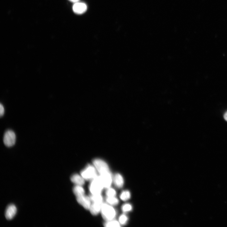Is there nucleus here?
I'll list each match as a JSON object with an SVG mask.
<instances>
[{
	"mask_svg": "<svg viewBox=\"0 0 227 227\" xmlns=\"http://www.w3.org/2000/svg\"><path fill=\"white\" fill-rule=\"evenodd\" d=\"M5 113V109L3 105L1 103L0 105V115L1 117L3 116Z\"/></svg>",
	"mask_w": 227,
	"mask_h": 227,
	"instance_id": "obj_21",
	"label": "nucleus"
},
{
	"mask_svg": "<svg viewBox=\"0 0 227 227\" xmlns=\"http://www.w3.org/2000/svg\"><path fill=\"white\" fill-rule=\"evenodd\" d=\"M102 203H93L91 204L90 210V213L94 215H97L101 211Z\"/></svg>",
	"mask_w": 227,
	"mask_h": 227,
	"instance_id": "obj_10",
	"label": "nucleus"
},
{
	"mask_svg": "<svg viewBox=\"0 0 227 227\" xmlns=\"http://www.w3.org/2000/svg\"><path fill=\"white\" fill-rule=\"evenodd\" d=\"M132 206L129 204H125L122 207V210L124 212L130 211L132 210Z\"/></svg>",
	"mask_w": 227,
	"mask_h": 227,
	"instance_id": "obj_20",
	"label": "nucleus"
},
{
	"mask_svg": "<svg viewBox=\"0 0 227 227\" xmlns=\"http://www.w3.org/2000/svg\"><path fill=\"white\" fill-rule=\"evenodd\" d=\"M106 194L108 197H114L116 195V192L115 190L112 188H108Z\"/></svg>",
	"mask_w": 227,
	"mask_h": 227,
	"instance_id": "obj_18",
	"label": "nucleus"
},
{
	"mask_svg": "<svg viewBox=\"0 0 227 227\" xmlns=\"http://www.w3.org/2000/svg\"><path fill=\"white\" fill-rule=\"evenodd\" d=\"M77 200L78 203L82 205L85 209H89L91 204L90 197L84 195L77 197Z\"/></svg>",
	"mask_w": 227,
	"mask_h": 227,
	"instance_id": "obj_9",
	"label": "nucleus"
},
{
	"mask_svg": "<svg viewBox=\"0 0 227 227\" xmlns=\"http://www.w3.org/2000/svg\"><path fill=\"white\" fill-rule=\"evenodd\" d=\"M101 212L103 218L108 221L112 220L116 215L114 208L106 204H102Z\"/></svg>",
	"mask_w": 227,
	"mask_h": 227,
	"instance_id": "obj_1",
	"label": "nucleus"
},
{
	"mask_svg": "<svg viewBox=\"0 0 227 227\" xmlns=\"http://www.w3.org/2000/svg\"><path fill=\"white\" fill-rule=\"evenodd\" d=\"M107 202L112 205H116L118 204L119 201L114 197H107L106 199Z\"/></svg>",
	"mask_w": 227,
	"mask_h": 227,
	"instance_id": "obj_16",
	"label": "nucleus"
},
{
	"mask_svg": "<svg viewBox=\"0 0 227 227\" xmlns=\"http://www.w3.org/2000/svg\"><path fill=\"white\" fill-rule=\"evenodd\" d=\"M128 220L127 216L125 215H122L119 217V221L121 224L124 225L126 224Z\"/></svg>",
	"mask_w": 227,
	"mask_h": 227,
	"instance_id": "obj_19",
	"label": "nucleus"
},
{
	"mask_svg": "<svg viewBox=\"0 0 227 227\" xmlns=\"http://www.w3.org/2000/svg\"><path fill=\"white\" fill-rule=\"evenodd\" d=\"M113 179L114 183L117 187L121 188L123 187L124 180L122 175L119 174H117L115 175Z\"/></svg>",
	"mask_w": 227,
	"mask_h": 227,
	"instance_id": "obj_12",
	"label": "nucleus"
},
{
	"mask_svg": "<svg viewBox=\"0 0 227 227\" xmlns=\"http://www.w3.org/2000/svg\"><path fill=\"white\" fill-rule=\"evenodd\" d=\"M94 165L100 174L110 172L107 164L103 161L96 159L93 161Z\"/></svg>",
	"mask_w": 227,
	"mask_h": 227,
	"instance_id": "obj_5",
	"label": "nucleus"
},
{
	"mask_svg": "<svg viewBox=\"0 0 227 227\" xmlns=\"http://www.w3.org/2000/svg\"><path fill=\"white\" fill-rule=\"evenodd\" d=\"M17 208L15 205L11 204L7 208L5 212V217L7 220H12L16 215Z\"/></svg>",
	"mask_w": 227,
	"mask_h": 227,
	"instance_id": "obj_8",
	"label": "nucleus"
},
{
	"mask_svg": "<svg viewBox=\"0 0 227 227\" xmlns=\"http://www.w3.org/2000/svg\"><path fill=\"white\" fill-rule=\"evenodd\" d=\"M104 225L106 227H120V224L117 221H109L107 222L106 223L104 224Z\"/></svg>",
	"mask_w": 227,
	"mask_h": 227,
	"instance_id": "obj_17",
	"label": "nucleus"
},
{
	"mask_svg": "<svg viewBox=\"0 0 227 227\" xmlns=\"http://www.w3.org/2000/svg\"><path fill=\"white\" fill-rule=\"evenodd\" d=\"M69 1L71 2H72L74 3L79 2L80 1V0H69Z\"/></svg>",
	"mask_w": 227,
	"mask_h": 227,
	"instance_id": "obj_22",
	"label": "nucleus"
},
{
	"mask_svg": "<svg viewBox=\"0 0 227 227\" xmlns=\"http://www.w3.org/2000/svg\"><path fill=\"white\" fill-rule=\"evenodd\" d=\"M101 182L105 188L110 187L112 181V177L110 172L105 173L99 176Z\"/></svg>",
	"mask_w": 227,
	"mask_h": 227,
	"instance_id": "obj_6",
	"label": "nucleus"
},
{
	"mask_svg": "<svg viewBox=\"0 0 227 227\" xmlns=\"http://www.w3.org/2000/svg\"><path fill=\"white\" fill-rule=\"evenodd\" d=\"M16 135L14 131L9 130L5 132L3 138V142L5 145L8 147H11L14 145L16 143Z\"/></svg>",
	"mask_w": 227,
	"mask_h": 227,
	"instance_id": "obj_3",
	"label": "nucleus"
},
{
	"mask_svg": "<svg viewBox=\"0 0 227 227\" xmlns=\"http://www.w3.org/2000/svg\"><path fill=\"white\" fill-rule=\"evenodd\" d=\"M131 194L130 192L128 191H123L121 193L120 198L121 200L124 201H126L130 199Z\"/></svg>",
	"mask_w": 227,
	"mask_h": 227,
	"instance_id": "obj_15",
	"label": "nucleus"
},
{
	"mask_svg": "<svg viewBox=\"0 0 227 227\" xmlns=\"http://www.w3.org/2000/svg\"><path fill=\"white\" fill-rule=\"evenodd\" d=\"M104 188L99 176H97L92 180L89 186V190L92 194H101Z\"/></svg>",
	"mask_w": 227,
	"mask_h": 227,
	"instance_id": "obj_2",
	"label": "nucleus"
},
{
	"mask_svg": "<svg viewBox=\"0 0 227 227\" xmlns=\"http://www.w3.org/2000/svg\"><path fill=\"white\" fill-rule=\"evenodd\" d=\"M87 6L83 2H79L74 3L73 6V11L76 14L80 15L84 13L86 11Z\"/></svg>",
	"mask_w": 227,
	"mask_h": 227,
	"instance_id": "obj_7",
	"label": "nucleus"
},
{
	"mask_svg": "<svg viewBox=\"0 0 227 227\" xmlns=\"http://www.w3.org/2000/svg\"><path fill=\"white\" fill-rule=\"evenodd\" d=\"M89 197L91 201L93 203H102L103 198L100 194H92Z\"/></svg>",
	"mask_w": 227,
	"mask_h": 227,
	"instance_id": "obj_14",
	"label": "nucleus"
},
{
	"mask_svg": "<svg viewBox=\"0 0 227 227\" xmlns=\"http://www.w3.org/2000/svg\"><path fill=\"white\" fill-rule=\"evenodd\" d=\"M82 176L87 180H93L98 175L96 169L92 165H88L81 173Z\"/></svg>",
	"mask_w": 227,
	"mask_h": 227,
	"instance_id": "obj_4",
	"label": "nucleus"
},
{
	"mask_svg": "<svg viewBox=\"0 0 227 227\" xmlns=\"http://www.w3.org/2000/svg\"><path fill=\"white\" fill-rule=\"evenodd\" d=\"M224 118L225 120L227 122V111L225 113L224 115Z\"/></svg>",
	"mask_w": 227,
	"mask_h": 227,
	"instance_id": "obj_23",
	"label": "nucleus"
},
{
	"mask_svg": "<svg viewBox=\"0 0 227 227\" xmlns=\"http://www.w3.org/2000/svg\"><path fill=\"white\" fill-rule=\"evenodd\" d=\"M84 179L78 174H75L72 176L71 180L72 182L77 185L82 186L85 183Z\"/></svg>",
	"mask_w": 227,
	"mask_h": 227,
	"instance_id": "obj_11",
	"label": "nucleus"
},
{
	"mask_svg": "<svg viewBox=\"0 0 227 227\" xmlns=\"http://www.w3.org/2000/svg\"><path fill=\"white\" fill-rule=\"evenodd\" d=\"M73 192L77 197L84 195L85 191L84 189L81 186L77 185L73 188Z\"/></svg>",
	"mask_w": 227,
	"mask_h": 227,
	"instance_id": "obj_13",
	"label": "nucleus"
}]
</instances>
